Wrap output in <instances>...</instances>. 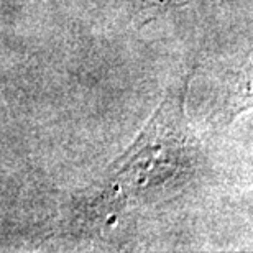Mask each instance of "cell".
<instances>
[{"label":"cell","instance_id":"obj_2","mask_svg":"<svg viewBox=\"0 0 253 253\" xmlns=\"http://www.w3.org/2000/svg\"><path fill=\"white\" fill-rule=\"evenodd\" d=\"M188 2H191V0H143V8L151 10L155 13V10L156 12H163L166 8L179 7V5H184Z\"/></svg>","mask_w":253,"mask_h":253},{"label":"cell","instance_id":"obj_1","mask_svg":"<svg viewBox=\"0 0 253 253\" xmlns=\"http://www.w3.org/2000/svg\"><path fill=\"white\" fill-rule=\"evenodd\" d=\"M189 83L191 73L176 78L130 146L74 196L61 222L64 234L102 235L125 217L174 199L192 184L204 153L186 110Z\"/></svg>","mask_w":253,"mask_h":253}]
</instances>
